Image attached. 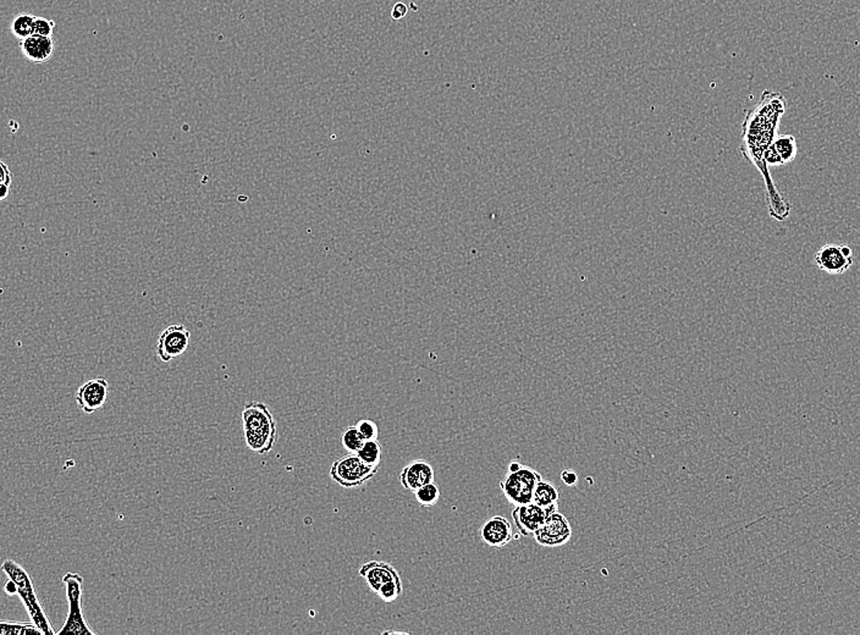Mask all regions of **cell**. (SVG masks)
I'll return each instance as SVG.
<instances>
[{"label": "cell", "mask_w": 860, "mask_h": 635, "mask_svg": "<svg viewBox=\"0 0 860 635\" xmlns=\"http://www.w3.org/2000/svg\"><path fill=\"white\" fill-rule=\"evenodd\" d=\"M786 112V100L779 92L766 90L760 102L754 109L747 112L742 129V154L757 169L765 184L766 203L771 216L777 221L787 219L791 213V203L783 197L769 168L762 160V153L772 145L779 135L780 121Z\"/></svg>", "instance_id": "cell-1"}, {"label": "cell", "mask_w": 860, "mask_h": 635, "mask_svg": "<svg viewBox=\"0 0 860 635\" xmlns=\"http://www.w3.org/2000/svg\"><path fill=\"white\" fill-rule=\"evenodd\" d=\"M246 445L258 455L269 453L278 440V423L267 404H247L242 411Z\"/></svg>", "instance_id": "cell-2"}, {"label": "cell", "mask_w": 860, "mask_h": 635, "mask_svg": "<svg viewBox=\"0 0 860 635\" xmlns=\"http://www.w3.org/2000/svg\"><path fill=\"white\" fill-rule=\"evenodd\" d=\"M0 568L5 574L8 575L9 579L13 580L18 585L19 597L23 602V606H25L32 623L41 629L43 635L56 634V631L53 629L52 624L49 622L47 614L39 602L37 592L32 583V578L27 573L26 570L13 560H5Z\"/></svg>", "instance_id": "cell-3"}, {"label": "cell", "mask_w": 860, "mask_h": 635, "mask_svg": "<svg viewBox=\"0 0 860 635\" xmlns=\"http://www.w3.org/2000/svg\"><path fill=\"white\" fill-rule=\"evenodd\" d=\"M63 583L66 590V597L69 602V612L66 616L64 624L56 635H95V631L90 629L83 612H82V589H83V578L78 573L69 572L63 577Z\"/></svg>", "instance_id": "cell-4"}, {"label": "cell", "mask_w": 860, "mask_h": 635, "mask_svg": "<svg viewBox=\"0 0 860 635\" xmlns=\"http://www.w3.org/2000/svg\"><path fill=\"white\" fill-rule=\"evenodd\" d=\"M542 478V474L533 468L522 466L517 472L505 476L500 481V489L508 503L520 506L533 503L534 489Z\"/></svg>", "instance_id": "cell-5"}, {"label": "cell", "mask_w": 860, "mask_h": 635, "mask_svg": "<svg viewBox=\"0 0 860 635\" xmlns=\"http://www.w3.org/2000/svg\"><path fill=\"white\" fill-rule=\"evenodd\" d=\"M378 473V467L365 463L356 453L336 459L330 468L332 481L345 489H355L366 484Z\"/></svg>", "instance_id": "cell-6"}, {"label": "cell", "mask_w": 860, "mask_h": 635, "mask_svg": "<svg viewBox=\"0 0 860 635\" xmlns=\"http://www.w3.org/2000/svg\"><path fill=\"white\" fill-rule=\"evenodd\" d=\"M814 261L817 268L827 274H844L854 263L853 249L848 245L827 243L817 251Z\"/></svg>", "instance_id": "cell-7"}, {"label": "cell", "mask_w": 860, "mask_h": 635, "mask_svg": "<svg viewBox=\"0 0 860 635\" xmlns=\"http://www.w3.org/2000/svg\"><path fill=\"white\" fill-rule=\"evenodd\" d=\"M533 537L544 547H559L567 544L572 537V527L562 513L552 512Z\"/></svg>", "instance_id": "cell-8"}, {"label": "cell", "mask_w": 860, "mask_h": 635, "mask_svg": "<svg viewBox=\"0 0 860 635\" xmlns=\"http://www.w3.org/2000/svg\"><path fill=\"white\" fill-rule=\"evenodd\" d=\"M191 332L182 324H174L160 332L157 344V355L160 361L169 363L187 351Z\"/></svg>", "instance_id": "cell-9"}, {"label": "cell", "mask_w": 860, "mask_h": 635, "mask_svg": "<svg viewBox=\"0 0 860 635\" xmlns=\"http://www.w3.org/2000/svg\"><path fill=\"white\" fill-rule=\"evenodd\" d=\"M557 508L559 506L542 508L534 503H525L515 506V510L512 511V518L520 535L533 537L534 532L547 520V515L557 511Z\"/></svg>", "instance_id": "cell-10"}, {"label": "cell", "mask_w": 860, "mask_h": 635, "mask_svg": "<svg viewBox=\"0 0 860 635\" xmlns=\"http://www.w3.org/2000/svg\"><path fill=\"white\" fill-rule=\"evenodd\" d=\"M108 394L109 384L105 379H90L78 389L76 394L78 407L87 414L97 412L107 402Z\"/></svg>", "instance_id": "cell-11"}, {"label": "cell", "mask_w": 860, "mask_h": 635, "mask_svg": "<svg viewBox=\"0 0 860 635\" xmlns=\"http://www.w3.org/2000/svg\"><path fill=\"white\" fill-rule=\"evenodd\" d=\"M513 537L515 535L511 523L503 515L491 517L481 528L483 542L495 549H501L508 545Z\"/></svg>", "instance_id": "cell-12"}, {"label": "cell", "mask_w": 860, "mask_h": 635, "mask_svg": "<svg viewBox=\"0 0 860 635\" xmlns=\"http://www.w3.org/2000/svg\"><path fill=\"white\" fill-rule=\"evenodd\" d=\"M19 48L27 61L43 64L52 59L54 54V39L53 37L32 35L19 41Z\"/></svg>", "instance_id": "cell-13"}, {"label": "cell", "mask_w": 860, "mask_h": 635, "mask_svg": "<svg viewBox=\"0 0 860 635\" xmlns=\"http://www.w3.org/2000/svg\"><path fill=\"white\" fill-rule=\"evenodd\" d=\"M360 575L366 580L372 592H377L384 583L392 580H401L400 574L395 567L387 562L370 561L365 563L360 570Z\"/></svg>", "instance_id": "cell-14"}, {"label": "cell", "mask_w": 860, "mask_h": 635, "mask_svg": "<svg viewBox=\"0 0 860 635\" xmlns=\"http://www.w3.org/2000/svg\"><path fill=\"white\" fill-rule=\"evenodd\" d=\"M435 479L434 468L426 461H413L402 469L400 481L404 489L416 491L418 488L433 483Z\"/></svg>", "instance_id": "cell-15"}, {"label": "cell", "mask_w": 860, "mask_h": 635, "mask_svg": "<svg viewBox=\"0 0 860 635\" xmlns=\"http://www.w3.org/2000/svg\"><path fill=\"white\" fill-rule=\"evenodd\" d=\"M560 491L550 481L540 479L534 489L533 503L542 508L559 506Z\"/></svg>", "instance_id": "cell-16"}, {"label": "cell", "mask_w": 860, "mask_h": 635, "mask_svg": "<svg viewBox=\"0 0 860 635\" xmlns=\"http://www.w3.org/2000/svg\"><path fill=\"white\" fill-rule=\"evenodd\" d=\"M772 146L782 159L783 164L792 163L796 159L798 153V146L795 136L792 135H777L772 142Z\"/></svg>", "instance_id": "cell-17"}, {"label": "cell", "mask_w": 860, "mask_h": 635, "mask_svg": "<svg viewBox=\"0 0 860 635\" xmlns=\"http://www.w3.org/2000/svg\"><path fill=\"white\" fill-rule=\"evenodd\" d=\"M36 16L31 14L22 13L16 15L11 21V33H13L19 41L27 38L30 36L33 35V20Z\"/></svg>", "instance_id": "cell-18"}, {"label": "cell", "mask_w": 860, "mask_h": 635, "mask_svg": "<svg viewBox=\"0 0 860 635\" xmlns=\"http://www.w3.org/2000/svg\"><path fill=\"white\" fill-rule=\"evenodd\" d=\"M43 634L33 623L0 621V635Z\"/></svg>", "instance_id": "cell-19"}, {"label": "cell", "mask_w": 860, "mask_h": 635, "mask_svg": "<svg viewBox=\"0 0 860 635\" xmlns=\"http://www.w3.org/2000/svg\"><path fill=\"white\" fill-rule=\"evenodd\" d=\"M413 493H414V496H416V501H417V503H419L421 507L430 508V507L435 506L436 503H439L440 489L439 486H436L434 481H433V483H429V484H426V486H421V488H418V489L416 490V491H413Z\"/></svg>", "instance_id": "cell-20"}, {"label": "cell", "mask_w": 860, "mask_h": 635, "mask_svg": "<svg viewBox=\"0 0 860 635\" xmlns=\"http://www.w3.org/2000/svg\"><path fill=\"white\" fill-rule=\"evenodd\" d=\"M356 455L369 466L378 467L382 461V446L379 444L378 440H367L363 442L361 448L358 450Z\"/></svg>", "instance_id": "cell-21"}, {"label": "cell", "mask_w": 860, "mask_h": 635, "mask_svg": "<svg viewBox=\"0 0 860 635\" xmlns=\"http://www.w3.org/2000/svg\"><path fill=\"white\" fill-rule=\"evenodd\" d=\"M341 441L345 450L349 451V453H357L365 442V439L362 438L356 425H353L345 430Z\"/></svg>", "instance_id": "cell-22"}, {"label": "cell", "mask_w": 860, "mask_h": 635, "mask_svg": "<svg viewBox=\"0 0 860 635\" xmlns=\"http://www.w3.org/2000/svg\"><path fill=\"white\" fill-rule=\"evenodd\" d=\"M402 590L404 589H402V582L401 580H392V582L384 583L375 594L384 602L390 604V602H394L397 597H400L401 594H402Z\"/></svg>", "instance_id": "cell-23"}, {"label": "cell", "mask_w": 860, "mask_h": 635, "mask_svg": "<svg viewBox=\"0 0 860 635\" xmlns=\"http://www.w3.org/2000/svg\"><path fill=\"white\" fill-rule=\"evenodd\" d=\"M358 431L361 434L362 438L367 440H378L379 428L378 424L374 421L370 419H362L356 424Z\"/></svg>", "instance_id": "cell-24"}, {"label": "cell", "mask_w": 860, "mask_h": 635, "mask_svg": "<svg viewBox=\"0 0 860 635\" xmlns=\"http://www.w3.org/2000/svg\"><path fill=\"white\" fill-rule=\"evenodd\" d=\"M56 28V22L46 18H35L33 20V35L42 37H53Z\"/></svg>", "instance_id": "cell-25"}, {"label": "cell", "mask_w": 860, "mask_h": 635, "mask_svg": "<svg viewBox=\"0 0 860 635\" xmlns=\"http://www.w3.org/2000/svg\"><path fill=\"white\" fill-rule=\"evenodd\" d=\"M762 160L766 164V167H782V165H785L782 159L780 158V155L777 154V152H776L772 145L770 147H767L765 152L762 153Z\"/></svg>", "instance_id": "cell-26"}, {"label": "cell", "mask_w": 860, "mask_h": 635, "mask_svg": "<svg viewBox=\"0 0 860 635\" xmlns=\"http://www.w3.org/2000/svg\"><path fill=\"white\" fill-rule=\"evenodd\" d=\"M11 185V172L6 164L0 159V186Z\"/></svg>", "instance_id": "cell-27"}, {"label": "cell", "mask_w": 860, "mask_h": 635, "mask_svg": "<svg viewBox=\"0 0 860 635\" xmlns=\"http://www.w3.org/2000/svg\"><path fill=\"white\" fill-rule=\"evenodd\" d=\"M561 479L567 486H575L578 483V476L576 472H573L571 469H565L561 473Z\"/></svg>", "instance_id": "cell-28"}, {"label": "cell", "mask_w": 860, "mask_h": 635, "mask_svg": "<svg viewBox=\"0 0 860 635\" xmlns=\"http://www.w3.org/2000/svg\"><path fill=\"white\" fill-rule=\"evenodd\" d=\"M406 14H407V6H406L404 4H402V3L396 4L395 6H394V9H392V18L395 19V20H399V19L404 18Z\"/></svg>", "instance_id": "cell-29"}, {"label": "cell", "mask_w": 860, "mask_h": 635, "mask_svg": "<svg viewBox=\"0 0 860 635\" xmlns=\"http://www.w3.org/2000/svg\"><path fill=\"white\" fill-rule=\"evenodd\" d=\"M4 590L10 597L11 595H18V585L11 579H8V582L5 583Z\"/></svg>", "instance_id": "cell-30"}, {"label": "cell", "mask_w": 860, "mask_h": 635, "mask_svg": "<svg viewBox=\"0 0 860 635\" xmlns=\"http://www.w3.org/2000/svg\"><path fill=\"white\" fill-rule=\"evenodd\" d=\"M10 186H0V201H4L9 196Z\"/></svg>", "instance_id": "cell-31"}, {"label": "cell", "mask_w": 860, "mask_h": 635, "mask_svg": "<svg viewBox=\"0 0 860 635\" xmlns=\"http://www.w3.org/2000/svg\"><path fill=\"white\" fill-rule=\"evenodd\" d=\"M520 467H522V464L518 461H512L510 466H508V473L517 472Z\"/></svg>", "instance_id": "cell-32"}, {"label": "cell", "mask_w": 860, "mask_h": 635, "mask_svg": "<svg viewBox=\"0 0 860 635\" xmlns=\"http://www.w3.org/2000/svg\"><path fill=\"white\" fill-rule=\"evenodd\" d=\"M392 633H394V634H409V631H407V633H406V631H384V634H392Z\"/></svg>", "instance_id": "cell-33"}]
</instances>
